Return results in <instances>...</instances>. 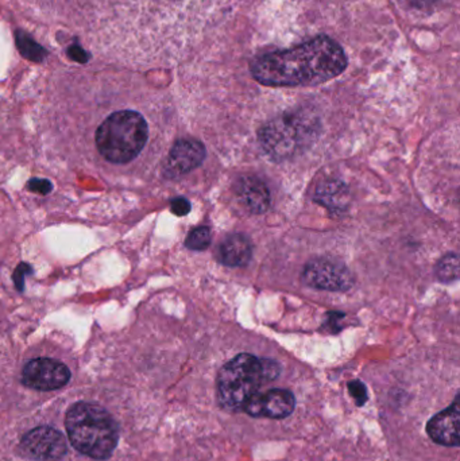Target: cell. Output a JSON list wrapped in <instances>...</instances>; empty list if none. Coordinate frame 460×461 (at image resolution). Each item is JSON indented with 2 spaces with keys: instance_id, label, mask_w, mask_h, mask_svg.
I'll list each match as a JSON object with an SVG mask.
<instances>
[{
  "instance_id": "cell-14",
  "label": "cell",
  "mask_w": 460,
  "mask_h": 461,
  "mask_svg": "<svg viewBox=\"0 0 460 461\" xmlns=\"http://www.w3.org/2000/svg\"><path fill=\"white\" fill-rule=\"evenodd\" d=\"M315 202L333 212H343L349 204V191L346 184L338 180H327L320 184L315 194Z\"/></svg>"
},
{
  "instance_id": "cell-8",
  "label": "cell",
  "mask_w": 460,
  "mask_h": 461,
  "mask_svg": "<svg viewBox=\"0 0 460 461\" xmlns=\"http://www.w3.org/2000/svg\"><path fill=\"white\" fill-rule=\"evenodd\" d=\"M22 447L31 457L41 461H60L67 455L64 434L50 426H39L22 439Z\"/></svg>"
},
{
  "instance_id": "cell-6",
  "label": "cell",
  "mask_w": 460,
  "mask_h": 461,
  "mask_svg": "<svg viewBox=\"0 0 460 461\" xmlns=\"http://www.w3.org/2000/svg\"><path fill=\"white\" fill-rule=\"evenodd\" d=\"M302 281L317 291L346 292L354 284L351 271L333 258H316L307 263Z\"/></svg>"
},
{
  "instance_id": "cell-2",
  "label": "cell",
  "mask_w": 460,
  "mask_h": 461,
  "mask_svg": "<svg viewBox=\"0 0 460 461\" xmlns=\"http://www.w3.org/2000/svg\"><path fill=\"white\" fill-rule=\"evenodd\" d=\"M65 426L73 447L94 460H106L117 448L119 439L117 423L99 405L76 403L67 413Z\"/></svg>"
},
{
  "instance_id": "cell-20",
  "label": "cell",
  "mask_w": 460,
  "mask_h": 461,
  "mask_svg": "<svg viewBox=\"0 0 460 461\" xmlns=\"http://www.w3.org/2000/svg\"><path fill=\"white\" fill-rule=\"evenodd\" d=\"M191 202L185 197H176L170 202V210L176 216H186L191 212Z\"/></svg>"
},
{
  "instance_id": "cell-5",
  "label": "cell",
  "mask_w": 460,
  "mask_h": 461,
  "mask_svg": "<svg viewBox=\"0 0 460 461\" xmlns=\"http://www.w3.org/2000/svg\"><path fill=\"white\" fill-rule=\"evenodd\" d=\"M319 123L309 112H286L259 131V144L275 161L288 160L317 136Z\"/></svg>"
},
{
  "instance_id": "cell-9",
  "label": "cell",
  "mask_w": 460,
  "mask_h": 461,
  "mask_svg": "<svg viewBox=\"0 0 460 461\" xmlns=\"http://www.w3.org/2000/svg\"><path fill=\"white\" fill-rule=\"evenodd\" d=\"M296 407L294 395L289 390H269L264 394L252 395L243 407L251 417L285 418L293 413Z\"/></svg>"
},
{
  "instance_id": "cell-11",
  "label": "cell",
  "mask_w": 460,
  "mask_h": 461,
  "mask_svg": "<svg viewBox=\"0 0 460 461\" xmlns=\"http://www.w3.org/2000/svg\"><path fill=\"white\" fill-rule=\"evenodd\" d=\"M460 409L457 399L444 412L436 415L428 423L427 432L433 441L446 447L459 445Z\"/></svg>"
},
{
  "instance_id": "cell-12",
  "label": "cell",
  "mask_w": 460,
  "mask_h": 461,
  "mask_svg": "<svg viewBox=\"0 0 460 461\" xmlns=\"http://www.w3.org/2000/svg\"><path fill=\"white\" fill-rule=\"evenodd\" d=\"M252 258L251 241L243 234H233L219 247V260L230 268H243Z\"/></svg>"
},
{
  "instance_id": "cell-7",
  "label": "cell",
  "mask_w": 460,
  "mask_h": 461,
  "mask_svg": "<svg viewBox=\"0 0 460 461\" xmlns=\"http://www.w3.org/2000/svg\"><path fill=\"white\" fill-rule=\"evenodd\" d=\"M70 379V368L64 363L49 358L30 360L22 371V383L39 391L62 389Z\"/></svg>"
},
{
  "instance_id": "cell-1",
  "label": "cell",
  "mask_w": 460,
  "mask_h": 461,
  "mask_svg": "<svg viewBox=\"0 0 460 461\" xmlns=\"http://www.w3.org/2000/svg\"><path fill=\"white\" fill-rule=\"evenodd\" d=\"M346 68V53L341 45L319 36L292 49L261 55L250 70L262 86H314L338 78Z\"/></svg>"
},
{
  "instance_id": "cell-18",
  "label": "cell",
  "mask_w": 460,
  "mask_h": 461,
  "mask_svg": "<svg viewBox=\"0 0 460 461\" xmlns=\"http://www.w3.org/2000/svg\"><path fill=\"white\" fill-rule=\"evenodd\" d=\"M28 189L30 192H34V193L46 196V194L53 191V185H52L50 181L44 180V178H33V180L29 181Z\"/></svg>"
},
{
  "instance_id": "cell-15",
  "label": "cell",
  "mask_w": 460,
  "mask_h": 461,
  "mask_svg": "<svg viewBox=\"0 0 460 461\" xmlns=\"http://www.w3.org/2000/svg\"><path fill=\"white\" fill-rule=\"evenodd\" d=\"M436 278L441 284H451L459 278V255L456 252H449L444 255L435 268Z\"/></svg>"
},
{
  "instance_id": "cell-19",
  "label": "cell",
  "mask_w": 460,
  "mask_h": 461,
  "mask_svg": "<svg viewBox=\"0 0 460 461\" xmlns=\"http://www.w3.org/2000/svg\"><path fill=\"white\" fill-rule=\"evenodd\" d=\"M31 273H33V268L28 265V263H21V265L18 266L14 273V282L18 291H25V276Z\"/></svg>"
},
{
  "instance_id": "cell-10",
  "label": "cell",
  "mask_w": 460,
  "mask_h": 461,
  "mask_svg": "<svg viewBox=\"0 0 460 461\" xmlns=\"http://www.w3.org/2000/svg\"><path fill=\"white\" fill-rule=\"evenodd\" d=\"M206 146L197 139H180L170 150L164 165L167 178L181 177L199 168L206 160Z\"/></svg>"
},
{
  "instance_id": "cell-13",
  "label": "cell",
  "mask_w": 460,
  "mask_h": 461,
  "mask_svg": "<svg viewBox=\"0 0 460 461\" xmlns=\"http://www.w3.org/2000/svg\"><path fill=\"white\" fill-rule=\"evenodd\" d=\"M238 193L242 202L252 213H264L269 210L272 197L269 189L259 178H242L239 181Z\"/></svg>"
},
{
  "instance_id": "cell-17",
  "label": "cell",
  "mask_w": 460,
  "mask_h": 461,
  "mask_svg": "<svg viewBox=\"0 0 460 461\" xmlns=\"http://www.w3.org/2000/svg\"><path fill=\"white\" fill-rule=\"evenodd\" d=\"M349 390L352 398L357 400V407H362L367 400L366 386L362 382L352 381L349 383Z\"/></svg>"
},
{
  "instance_id": "cell-3",
  "label": "cell",
  "mask_w": 460,
  "mask_h": 461,
  "mask_svg": "<svg viewBox=\"0 0 460 461\" xmlns=\"http://www.w3.org/2000/svg\"><path fill=\"white\" fill-rule=\"evenodd\" d=\"M278 375L280 366L275 360L239 354L220 370L218 378L220 405L233 412L243 409L247 400L259 392L262 384L275 381Z\"/></svg>"
},
{
  "instance_id": "cell-16",
  "label": "cell",
  "mask_w": 460,
  "mask_h": 461,
  "mask_svg": "<svg viewBox=\"0 0 460 461\" xmlns=\"http://www.w3.org/2000/svg\"><path fill=\"white\" fill-rule=\"evenodd\" d=\"M212 234L209 226H197L185 239V247L192 251H204L211 244Z\"/></svg>"
},
{
  "instance_id": "cell-4",
  "label": "cell",
  "mask_w": 460,
  "mask_h": 461,
  "mask_svg": "<svg viewBox=\"0 0 460 461\" xmlns=\"http://www.w3.org/2000/svg\"><path fill=\"white\" fill-rule=\"evenodd\" d=\"M149 138L141 113L125 110L112 113L96 131V146L109 162L125 165L138 157Z\"/></svg>"
},
{
  "instance_id": "cell-21",
  "label": "cell",
  "mask_w": 460,
  "mask_h": 461,
  "mask_svg": "<svg viewBox=\"0 0 460 461\" xmlns=\"http://www.w3.org/2000/svg\"><path fill=\"white\" fill-rule=\"evenodd\" d=\"M411 6L416 7L420 10H427L430 7L435 6L439 0H407Z\"/></svg>"
}]
</instances>
